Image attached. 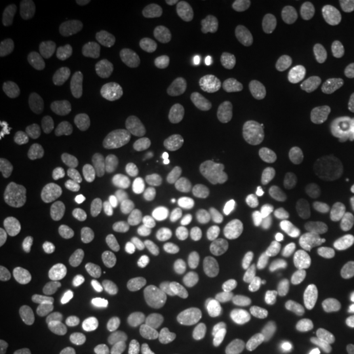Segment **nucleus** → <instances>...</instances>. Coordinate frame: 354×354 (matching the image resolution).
<instances>
[{
    "instance_id": "f257e3e1",
    "label": "nucleus",
    "mask_w": 354,
    "mask_h": 354,
    "mask_svg": "<svg viewBox=\"0 0 354 354\" xmlns=\"http://www.w3.org/2000/svg\"><path fill=\"white\" fill-rule=\"evenodd\" d=\"M307 221L294 207L276 205L261 210L251 223V236L272 253H287L307 238Z\"/></svg>"
},
{
    "instance_id": "f03ea898",
    "label": "nucleus",
    "mask_w": 354,
    "mask_h": 354,
    "mask_svg": "<svg viewBox=\"0 0 354 354\" xmlns=\"http://www.w3.org/2000/svg\"><path fill=\"white\" fill-rule=\"evenodd\" d=\"M207 66V57L196 50L169 51L151 61L148 79L156 91L171 92L201 79Z\"/></svg>"
},
{
    "instance_id": "7ed1b4c3",
    "label": "nucleus",
    "mask_w": 354,
    "mask_h": 354,
    "mask_svg": "<svg viewBox=\"0 0 354 354\" xmlns=\"http://www.w3.org/2000/svg\"><path fill=\"white\" fill-rule=\"evenodd\" d=\"M299 140L307 156L323 169H343L351 158L348 140L325 122H307L300 128Z\"/></svg>"
},
{
    "instance_id": "20e7f679",
    "label": "nucleus",
    "mask_w": 354,
    "mask_h": 354,
    "mask_svg": "<svg viewBox=\"0 0 354 354\" xmlns=\"http://www.w3.org/2000/svg\"><path fill=\"white\" fill-rule=\"evenodd\" d=\"M207 201L209 189L201 177L187 180L176 203V225L180 238L190 246H198L207 236Z\"/></svg>"
},
{
    "instance_id": "39448f33",
    "label": "nucleus",
    "mask_w": 354,
    "mask_h": 354,
    "mask_svg": "<svg viewBox=\"0 0 354 354\" xmlns=\"http://www.w3.org/2000/svg\"><path fill=\"white\" fill-rule=\"evenodd\" d=\"M328 335L317 323H290L269 335L258 354H323Z\"/></svg>"
},
{
    "instance_id": "423d86ee",
    "label": "nucleus",
    "mask_w": 354,
    "mask_h": 354,
    "mask_svg": "<svg viewBox=\"0 0 354 354\" xmlns=\"http://www.w3.org/2000/svg\"><path fill=\"white\" fill-rule=\"evenodd\" d=\"M313 317L328 336L339 342H354V305L342 290L320 292L313 304Z\"/></svg>"
},
{
    "instance_id": "0eeeda50",
    "label": "nucleus",
    "mask_w": 354,
    "mask_h": 354,
    "mask_svg": "<svg viewBox=\"0 0 354 354\" xmlns=\"http://www.w3.org/2000/svg\"><path fill=\"white\" fill-rule=\"evenodd\" d=\"M238 176L248 192L254 196H269L284 177V165L277 154L266 148H258L240 159Z\"/></svg>"
},
{
    "instance_id": "6e6552de",
    "label": "nucleus",
    "mask_w": 354,
    "mask_h": 354,
    "mask_svg": "<svg viewBox=\"0 0 354 354\" xmlns=\"http://www.w3.org/2000/svg\"><path fill=\"white\" fill-rule=\"evenodd\" d=\"M127 272L136 284L161 290L177 281L179 264L171 251H141L128 258Z\"/></svg>"
},
{
    "instance_id": "1a4fd4ad",
    "label": "nucleus",
    "mask_w": 354,
    "mask_h": 354,
    "mask_svg": "<svg viewBox=\"0 0 354 354\" xmlns=\"http://www.w3.org/2000/svg\"><path fill=\"white\" fill-rule=\"evenodd\" d=\"M88 13L79 0H57L50 10V35L61 50L81 46L87 37Z\"/></svg>"
},
{
    "instance_id": "9d476101",
    "label": "nucleus",
    "mask_w": 354,
    "mask_h": 354,
    "mask_svg": "<svg viewBox=\"0 0 354 354\" xmlns=\"http://www.w3.org/2000/svg\"><path fill=\"white\" fill-rule=\"evenodd\" d=\"M71 259L79 277L87 284L100 286L109 279V250L94 233L81 232L76 234L71 248Z\"/></svg>"
},
{
    "instance_id": "9b49d317",
    "label": "nucleus",
    "mask_w": 354,
    "mask_h": 354,
    "mask_svg": "<svg viewBox=\"0 0 354 354\" xmlns=\"http://www.w3.org/2000/svg\"><path fill=\"white\" fill-rule=\"evenodd\" d=\"M251 115L236 104L212 110L205 118V135L215 143L245 146L250 141Z\"/></svg>"
},
{
    "instance_id": "f8f14e48",
    "label": "nucleus",
    "mask_w": 354,
    "mask_h": 354,
    "mask_svg": "<svg viewBox=\"0 0 354 354\" xmlns=\"http://www.w3.org/2000/svg\"><path fill=\"white\" fill-rule=\"evenodd\" d=\"M176 184L177 177L169 167H154L148 171L133 189V209L143 215L156 214L174 194Z\"/></svg>"
},
{
    "instance_id": "ddd939ff",
    "label": "nucleus",
    "mask_w": 354,
    "mask_h": 354,
    "mask_svg": "<svg viewBox=\"0 0 354 354\" xmlns=\"http://www.w3.org/2000/svg\"><path fill=\"white\" fill-rule=\"evenodd\" d=\"M240 99L261 117L277 118L287 110L289 94L264 76H253L240 84Z\"/></svg>"
},
{
    "instance_id": "4468645a",
    "label": "nucleus",
    "mask_w": 354,
    "mask_h": 354,
    "mask_svg": "<svg viewBox=\"0 0 354 354\" xmlns=\"http://www.w3.org/2000/svg\"><path fill=\"white\" fill-rule=\"evenodd\" d=\"M97 122H99V133L105 143L120 148L127 145L138 130L140 109L131 102L105 104L100 109Z\"/></svg>"
},
{
    "instance_id": "2eb2a0df",
    "label": "nucleus",
    "mask_w": 354,
    "mask_h": 354,
    "mask_svg": "<svg viewBox=\"0 0 354 354\" xmlns=\"http://www.w3.org/2000/svg\"><path fill=\"white\" fill-rule=\"evenodd\" d=\"M69 153L82 169L92 176H105L112 171L113 158L99 133L81 128L69 138Z\"/></svg>"
},
{
    "instance_id": "dca6fc26",
    "label": "nucleus",
    "mask_w": 354,
    "mask_h": 354,
    "mask_svg": "<svg viewBox=\"0 0 354 354\" xmlns=\"http://www.w3.org/2000/svg\"><path fill=\"white\" fill-rule=\"evenodd\" d=\"M7 225L15 238L26 246H38L48 240L51 227L46 215L33 203L20 202L7 212Z\"/></svg>"
},
{
    "instance_id": "f3484780",
    "label": "nucleus",
    "mask_w": 354,
    "mask_h": 354,
    "mask_svg": "<svg viewBox=\"0 0 354 354\" xmlns=\"http://www.w3.org/2000/svg\"><path fill=\"white\" fill-rule=\"evenodd\" d=\"M43 19L37 10L24 12L12 21L7 33L6 56L12 66H24L32 59L33 44L39 30H41Z\"/></svg>"
},
{
    "instance_id": "a211bd4d",
    "label": "nucleus",
    "mask_w": 354,
    "mask_h": 354,
    "mask_svg": "<svg viewBox=\"0 0 354 354\" xmlns=\"http://www.w3.org/2000/svg\"><path fill=\"white\" fill-rule=\"evenodd\" d=\"M185 308L203 328H214L227 312L225 295L215 284H197L185 295Z\"/></svg>"
},
{
    "instance_id": "6ab92c4d",
    "label": "nucleus",
    "mask_w": 354,
    "mask_h": 354,
    "mask_svg": "<svg viewBox=\"0 0 354 354\" xmlns=\"http://www.w3.org/2000/svg\"><path fill=\"white\" fill-rule=\"evenodd\" d=\"M183 330V317L171 304H154L138 323L136 335L143 342H151L154 338H176Z\"/></svg>"
},
{
    "instance_id": "aec40b11",
    "label": "nucleus",
    "mask_w": 354,
    "mask_h": 354,
    "mask_svg": "<svg viewBox=\"0 0 354 354\" xmlns=\"http://www.w3.org/2000/svg\"><path fill=\"white\" fill-rule=\"evenodd\" d=\"M35 105L28 97H15L6 102L0 110V141L8 143L24 136L33 128Z\"/></svg>"
},
{
    "instance_id": "412c9836",
    "label": "nucleus",
    "mask_w": 354,
    "mask_h": 354,
    "mask_svg": "<svg viewBox=\"0 0 354 354\" xmlns=\"http://www.w3.org/2000/svg\"><path fill=\"white\" fill-rule=\"evenodd\" d=\"M180 125L179 115L166 110L161 115L148 117L141 125V143L151 151H165L179 140Z\"/></svg>"
},
{
    "instance_id": "4be33fe9",
    "label": "nucleus",
    "mask_w": 354,
    "mask_h": 354,
    "mask_svg": "<svg viewBox=\"0 0 354 354\" xmlns=\"http://www.w3.org/2000/svg\"><path fill=\"white\" fill-rule=\"evenodd\" d=\"M104 318L113 335H123L135 323V302L123 289L109 292L104 300Z\"/></svg>"
},
{
    "instance_id": "5701e85b",
    "label": "nucleus",
    "mask_w": 354,
    "mask_h": 354,
    "mask_svg": "<svg viewBox=\"0 0 354 354\" xmlns=\"http://www.w3.org/2000/svg\"><path fill=\"white\" fill-rule=\"evenodd\" d=\"M64 331L81 348H92L102 338V322L94 310L84 308L66 318Z\"/></svg>"
},
{
    "instance_id": "b1692460",
    "label": "nucleus",
    "mask_w": 354,
    "mask_h": 354,
    "mask_svg": "<svg viewBox=\"0 0 354 354\" xmlns=\"http://www.w3.org/2000/svg\"><path fill=\"white\" fill-rule=\"evenodd\" d=\"M37 354H71L73 353V339L66 331H61L53 326L43 328L35 342Z\"/></svg>"
},
{
    "instance_id": "393cba45",
    "label": "nucleus",
    "mask_w": 354,
    "mask_h": 354,
    "mask_svg": "<svg viewBox=\"0 0 354 354\" xmlns=\"http://www.w3.org/2000/svg\"><path fill=\"white\" fill-rule=\"evenodd\" d=\"M0 312L6 317V323L2 326V333H0V346H6V343L10 342L12 336H24L25 326L28 325L26 318H21V310L15 304H2Z\"/></svg>"
},
{
    "instance_id": "a878e982",
    "label": "nucleus",
    "mask_w": 354,
    "mask_h": 354,
    "mask_svg": "<svg viewBox=\"0 0 354 354\" xmlns=\"http://www.w3.org/2000/svg\"><path fill=\"white\" fill-rule=\"evenodd\" d=\"M189 6L192 7V10L202 13V15H207V13H214L220 10V8H223L227 6V2L225 0H192Z\"/></svg>"
},
{
    "instance_id": "bb28decb",
    "label": "nucleus",
    "mask_w": 354,
    "mask_h": 354,
    "mask_svg": "<svg viewBox=\"0 0 354 354\" xmlns=\"http://www.w3.org/2000/svg\"><path fill=\"white\" fill-rule=\"evenodd\" d=\"M348 112H349V117H351V120L354 122V99L349 102V107H348Z\"/></svg>"
},
{
    "instance_id": "cd10ccee",
    "label": "nucleus",
    "mask_w": 354,
    "mask_h": 354,
    "mask_svg": "<svg viewBox=\"0 0 354 354\" xmlns=\"http://www.w3.org/2000/svg\"><path fill=\"white\" fill-rule=\"evenodd\" d=\"M338 354H354V344H351V346H348V348H344L343 351H339Z\"/></svg>"
}]
</instances>
